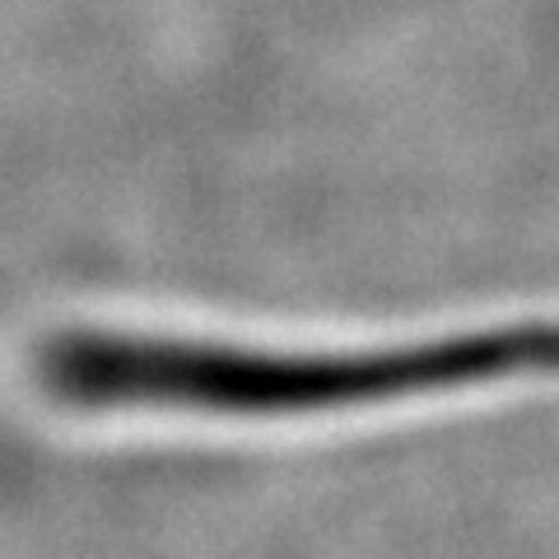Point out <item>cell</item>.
Returning <instances> with one entry per match:
<instances>
[{"instance_id":"cell-1","label":"cell","mask_w":559,"mask_h":559,"mask_svg":"<svg viewBox=\"0 0 559 559\" xmlns=\"http://www.w3.org/2000/svg\"><path fill=\"white\" fill-rule=\"evenodd\" d=\"M75 396L154 401L219 415H312L518 373H559V322L471 331L378 349H238L182 341L80 336L51 364Z\"/></svg>"}]
</instances>
